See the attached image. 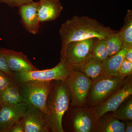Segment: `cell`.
I'll list each match as a JSON object with an SVG mask.
<instances>
[{"label":"cell","mask_w":132,"mask_h":132,"mask_svg":"<svg viewBox=\"0 0 132 132\" xmlns=\"http://www.w3.org/2000/svg\"><path fill=\"white\" fill-rule=\"evenodd\" d=\"M32 0H0V2L5 3L11 7H20L21 5L32 2Z\"/></svg>","instance_id":"d4e9b609"},{"label":"cell","mask_w":132,"mask_h":132,"mask_svg":"<svg viewBox=\"0 0 132 132\" xmlns=\"http://www.w3.org/2000/svg\"><path fill=\"white\" fill-rule=\"evenodd\" d=\"M69 111L68 109L63 118H67L69 127L71 131L75 132H96L97 120L90 109L86 107H75Z\"/></svg>","instance_id":"52a82bcc"},{"label":"cell","mask_w":132,"mask_h":132,"mask_svg":"<svg viewBox=\"0 0 132 132\" xmlns=\"http://www.w3.org/2000/svg\"><path fill=\"white\" fill-rule=\"evenodd\" d=\"M21 120L24 132L51 131L45 114L35 107L28 106Z\"/></svg>","instance_id":"30bf717a"},{"label":"cell","mask_w":132,"mask_h":132,"mask_svg":"<svg viewBox=\"0 0 132 132\" xmlns=\"http://www.w3.org/2000/svg\"><path fill=\"white\" fill-rule=\"evenodd\" d=\"M125 78L120 76L103 75L92 80L86 106L87 104L92 108L104 102L125 85L126 81Z\"/></svg>","instance_id":"277c9868"},{"label":"cell","mask_w":132,"mask_h":132,"mask_svg":"<svg viewBox=\"0 0 132 132\" xmlns=\"http://www.w3.org/2000/svg\"><path fill=\"white\" fill-rule=\"evenodd\" d=\"M132 62L124 59L121 65L119 70V76L123 78L131 75Z\"/></svg>","instance_id":"603a6c76"},{"label":"cell","mask_w":132,"mask_h":132,"mask_svg":"<svg viewBox=\"0 0 132 132\" xmlns=\"http://www.w3.org/2000/svg\"><path fill=\"white\" fill-rule=\"evenodd\" d=\"M105 40L109 57L117 53L123 46V35L121 30L112 33L105 39Z\"/></svg>","instance_id":"d6986e66"},{"label":"cell","mask_w":132,"mask_h":132,"mask_svg":"<svg viewBox=\"0 0 132 132\" xmlns=\"http://www.w3.org/2000/svg\"><path fill=\"white\" fill-rule=\"evenodd\" d=\"M38 2V16L40 22L56 20L63 10L60 0H39Z\"/></svg>","instance_id":"5bb4252c"},{"label":"cell","mask_w":132,"mask_h":132,"mask_svg":"<svg viewBox=\"0 0 132 132\" xmlns=\"http://www.w3.org/2000/svg\"><path fill=\"white\" fill-rule=\"evenodd\" d=\"M96 132H125V123L111 115L104 114L97 121Z\"/></svg>","instance_id":"e0dca14e"},{"label":"cell","mask_w":132,"mask_h":132,"mask_svg":"<svg viewBox=\"0 0 132 132\" xmlns=\"http://www.w3.org/2000/svg\"><path fill=\"white\" fill-rule=\"evenodd\" d=\"M123 39V46L132 47V11L128 10L125 17L123 28L121 29Z\"/></svg>","instance_id":"44dd1931"},{"label":"cell","mask_w":132,"mask_h":132,"mask_svg":"<svg viewBox=\"0 0 132 132\" xmlns=\"http://www.w3.org/2000/svg\"><path fill=\"white\" fill-rule=\"evenodd\" d=\"M0 97L3 102L9 104L27 105L22 95L19 86L15 83L1 91Z\"/></svg>","instance_id":"ac0fdd59"},{"label":"cell","mask_w":132,"mask_h":132,"mask_svg":"<svg viewBox=\"0 0 132 132\" xmlns=\"http://www.w3.org/2000/svg\"><path fill=\"white\" fill-rule=\"evenodd\" d=\"M73 70L65 60L60 59L57 65L53 68L43 70L14 73L12 79L17 85L30 81H49L54 80L65 81Z\"/></svg>","instance_id":"3957f363"},{"label":"cell","mask_w":132,"mask_h":132,"mask_svg":"<svg viewBox=\"0 0 132 132\" xmlns=\"http://www.w3.org/2000/svg\"><path fill=\"white\" fill-rule=\"evenodd\" d=\"M0 51L4 55L10 70L13 73L38 69L26 55L22 52H16L3 48H0Z\"/></svg>","instance_id":"7c38bea8"},{"label":"cell","mask_w":132,"mask_h":132,"mask_svg":"<svg viewBox=\"0 0 132 132\" xmlns=\"http://www.w3.org/2000/svg\"><path fill=\"white\" fill-rule=\"evenodd\" d=\"M28 106L3 102L0 108V132H8L13 126L21 119Z\"/></svg>","instance_id":"8fae6325"},{"label":"cell","mask_w":132,"mask_h":132,"mask_svg":"<svg viewBox=\"0 0 132 132\" xmlns=\"http://www.w3.org/2000/svg\"><path fill=\"white\" fill-rule=\"evenodd\" d=\"M14 83L9 76L0 70V92Z\"/></svg>","instance_id":"cb8c5ba5"},{"label":"cell","mask_w":132,"mask_h":132,"mask_svg":"<svg viewBox=\"0 0 132 132\" xmlns=\"http://www.w3.org/2000/svg\"><path fill=\"white\" fill-rule=\"evenodd\" d=\"M92 81L84 74L73 69L65 81L71 94L70 104L72 107H86Z\"/></svg>","instance_id":"8992f818"},{"label":"cell","mask_w":132,"mask_h":132,"mask_svg":"<svg viewBox=\"0 0 132 132\" xmlns=\"http://www.w3.org/2000/svg\"><path fill=\"white\" fill-rule=\"evenodd\" d=\"M71 99L70 92L65 81L54 80L47 100L45 115L51 131L64 132L62 118L69 108Z\"/></svg>","instance_id":"7a4b0ae2"},{"label":"cell","mask_w":132,"mask_h":132,"mask_svg":"<svg viewBox=\"0 0 132 132\" xmlns=\"http://www.w3.org/2000/svg\"><path fill=\"white\" fill-rule=\"evenodd\" d=\"M8 132H24V127L21 119L13 126Z\"/></svg>","instance_id":"4316f807"},{"label":"cell","mask_w":132,"mask_h":132,"mask_svg":"<svg viewBox=\"0 0 132 132\" xmlns=\"http://www.w3.org/2000/svg\"><path fill=\"white\" fill-rule=\"evenodd\" d=\"M113 117L123 121L132 120V100L131 97L123 102L111 114Z\"/></svg>","instance_id":"ffe728a7"},{"label":"cell","mask_w":132,"mask_h":132,"mask_svg":"<svg viewBox=\"0 0 132 132\" xmlns=\"http://www.w3.org/2000/svg\"><path fill=\"white\" fill-rule=\"evenodd\" d=\"M132 95L131 80L126 81L125 85L106 100L96 106L89 108L97 121L104 114L115 111L121 104Z\"/></svg>","instance_id":"9c48e42d"},{"label":"cell","mask_w":132,"mask_h":132,"mask_svg":"<svg viewBox=\"0 0 132 132\" xmlns=\"http://www.w3.org/2000/svg\"><path fill=\"white\" fill-rule=\"evenodd\" d=\"M130 47L123 46V47L117 53L109 57L102 62L103 75L107 76H119V70L126 53Z\"/></svg>","instance_id":"9a60e30c"},{"label":"cell","mask_w":132,"mask_h":132,"mask_svg":"<svg viewBox=\"0 0 132 132\" xmlns=\"http://www.w3.org/2000/svg\"><path fill=\"white\" fill-rule=\"evenodd\" d=\"M98 39L91 38L69 43L65 50L64 60L72 68L81 65L92 57L93 47Z\"/></svg>","instance_id":"ba28073f"},{"label":"cell","mask_w":132,"mask_h":132,"mask_svg":"<svg viewBox=\"0 0 132 132\" xmlns=\"http://www.w3.org/2000/svg\"><path fill=\"white\" fill-rule=\"evenodd\" d=\"M125 59L132 62V47L128 48L125 55Z\"/></svg>","instance_id":"f1b7e54d"},{"label":"cell","mask_w":132,"mask_h":132,"mask_svg":"<svg viewBox=\"0 0 132 132\" xmlns=\"http://www.w3.org/2000/svg\"><path fill=\"white\" fill-rule=\"evenodd\" d=\"M0 70L7 74L12 78L13 73L10 70L7 64L6 59L1 51H0Z\"/></svg>","instance_id":"484cf974"},{"label":"cell","mask_w":132,"mask_h":132,"mask_svg":"<svg viewBox=\"0 0 132 132\" xmlns=\"http://www.w3.org/2000/svg\"><path fill=\"white\" fill-rule=\"evenodd\" d=\"M39 2H32L19 7L21 22L29 32L35 35L39 32L40 22L38 16Z\"/></svg>","instance_id":"4fadbf2b"},{"label":"cell","mask_w":132,"mask_h":132,"mask_svg":"<svg viewBox=\"0 0 132 132\" xmlns=\"http://www.w3.org/2000/svg\"><path fill=\"white\" fill-rule=\"evenodd\" d=\"M53 82L30 81L18 85L26 104L39 109L46 115L47 100Z\"/></svg>","instance_id":"5b68a950"},{"label":"cell","mask_w":132,"mask_h":132,"mask_svg":"<svg viewBox=\"0 0 132 132\" xmlns=\"http://www.w3.org/2000/svg\"><path fill=\"white\" fill-rule=\"evenodd\" d=\"M126 123L125 125V132H132V120L125 121Z\"/></svg>","instance_id":"83f0119b"},{"label":"cell","mask_w":132,"mask_h":132,"mask_svg":"<svg viewBox=\"0 0 132 132\" xmlns=\"http://www.w3.org/2000/svg\"><path fill=\"white\" fill-rule=\"evenodd\" d=\"M115 31L88 16H73L67 20L60 28L62 42L60 59H64L65 50L69 43L91 38L105 39Z\"/></svg>","instance_id":"6da1fadb"},{"label":"cell","mask_w":132,"mask_h":132,"mask_svg":"<svg viewBox=\"0 0 132 132\" xmlns=\"http://www.w3.org/2000/svg\"><path fill=\"white\" fill-rule=\"evenodd\" d=\"M74 71L82 73L92 80L96 79L103 75L102 62L91 57L81 65L73 67Z\"/></svg>","instance_id":"2e32d148"},{"label":"cell","mask_w":132,"mask_h":132,"mask_svg":"<svg viewBox=\"0 0 132 132\" xmlns=\"http://www.w3.org/2000/svg\"><path fill=\"white\" fill-rule=\"evenodd\" d=\"M92 57L100 61L103 62L109 57L105 39H98L93 47Z\"/></svg>","instance_id":"7402d4cb"},{"label":"cell","mask_w":132,"mask_h":132,"mask_svg":"<svg viewBox=\"0 0 132 132\" xmlns=\"http://www.w3.org/2000/svg\"><path fill=\"white\" fill-rule=\"evenodd\" d=\"M3 101L2 100L1 98L0 97V108L2 106L3 104Z\"/></svg>","instance_id":"f546056e"}]
</instances>
